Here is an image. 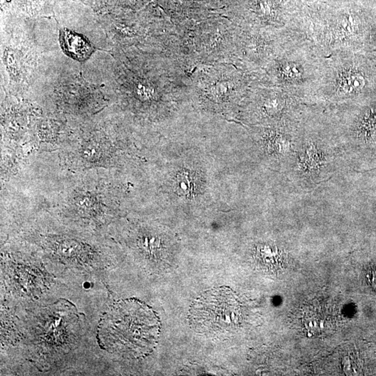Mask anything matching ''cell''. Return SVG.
Segmentation results:
<instances>
[{"mask_svg":"<svg viewBox=\"0 0 376 376\" xmlns=\"http://www.w3.org/2000/svg\"><path fill=\"white\" fill-rule=\"evenodd\" d=\"M160 319L150 306L136 299L115 303L98 328L99 346L106 351L131 359L146 357L158 344Z\"/></svg>","mask_w":376,"mask_h":376,"instance_id":"1","label":"cell"},{"mask_svg":"<svg viewBox=\"0 0 376 376\" xmlns=\"http://www.w3.org/2000/svg\"><path fill=\"white\" fill-rule=\"evenodd\" d=\"M59 41L66 54L78 61H85L94 52V47L83 36L71 30L60 31Z\"/></svg>","mask_w":376,"mask_h":376,"instance_id":"4","label":"cell"},{"mask_svg":"<svg viewBox=\"0 0 376 376\" xmlns=\"http://www.w3.org/2000/svg\"><path fill=\"white\" fill-rule=\"evenodd\" d=\"M176 188L178 193L184 195V196L192 195V193L195 191V180L191 177V175L187 173L183 174H179L178 179L176 180Z\"/></svg>","mask_w":376,"mask_h":376,"instance_id":"6","label":"cell"},{"mask_svg":"<svg viewBox=\"0 0 376 376\" xmlns=\"http://www.w3.org/2000/svg\"><path fill=\"white\" fill-rule=\"evenodd\" d=\"M241 305L235 292L226 286L213 288L201 295L191 305L192 328L204 335H226L240 324Z\"/></svg>","mask_w":376,"mask_h":376,"instance_id":"2","label":"cell"},{"mask_svg":"<svg viewBox=\"0 0 376 376\" xmlns=\"http://www.w3.org/2000/svg\"><path fill=\"white\" fill-rule=\"evenodd\" d=\"M307 145L297 143L293 164L297 165V169L304 178L307 177L311 180L319 178L325 169L333 162L335 157L328 152L326 148H321L308 142Z\"/></svg>","mask_w":376,"mask_h":376,"instance_id":"3","label":"cell"},{"mask_svg":"<svg viewBox=\"0 0 376 376\" xmlns=\"http://www.w3.org/2000/svg\"><path fill=\"white\" fill-rule=\"evenodd\" d=\"M364 85V78L359 75H352V76H348L344 78L342 83L343 89L349 94L360 91Z\"/></svg>","mask_w":376,"mask_h":376,"instance_id":"5","label":"cell"},{"mask_svg":"<svg viewBox=\"0 0 376 376\" xmlns=\"http://www.w3.org/2000/svg\"><path fill=\"white\" fill-rule=\"evenodd\" d=\"M300 69L297 66L292 63L286 64L283 67L282 73L284 76L288 79H295L300 76Z\"/></svg>","mask_w":376,"mask_h":376,"instance_id":"7","label":"cell"}]
</instances>
